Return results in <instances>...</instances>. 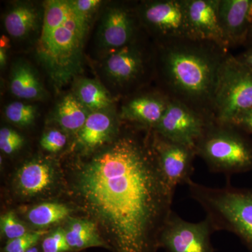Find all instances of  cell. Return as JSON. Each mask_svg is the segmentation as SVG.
Returning <instances> with one entry per match:
<instances>
[{
  "instance_id": "cell-20",
  "label": "cell",
  "mask_w": 252,
  "mask_h": 252,
  "mask_svg": "<svg viewBox=\"0 0 252 252\" xmlns=\"http://www.w3.org/2000/svg\"><path fill=\"white\" fill-rule=\"evenodd\" d=\"M64 229L71 251H80L90 248L109 250L97 225L89 219L69 217Z\"/></svg>"
},
{
  "instance_id": "cell-5",
  "label": "cell",
  "mask_w": 252,
  "mask_h": 252,
  "mask_svg": "<svg viewBox=\"0 0 252 252\" xmlns=\"http://www.w3.org/2000/svg\"><path fill=\"white\" fill-rule=\"evenodd\" d=\"M241 131L230 124L210 123L195 149L210 172L230 177L252 171V143Z\"/></svg>"
},
{
  "instance_id": "cell-21",
  "label": "cell",
  "mask_w": 252,
  "mask_h": 252,
  "mask_svg": "<svg viewBox=\"0 0 252 252\" xmlns=\"http://www.w3.org/2000/svg\"><path fill=\"white\" fill-rule=\"evenodd\" d=\"M91 112L78 100L74 94H66L60 101L54 112V119L64 132L77 135Z\"/></svg>"
},
{
  "instance_id": "cell-18",
  "label": "cell",
  "mask_w": 252,
  "mask_h": 252,
  "mask_svg": "<svg viewBox=\"0 0 252 252\" xmlns=\"http://www.w3.org/2000/svg\"><path fill=\"white\" fill-rule=\"evenodd\" d=\"M44 7L31 1H18L11 5L4 15V25L13 38L24 40L41 31Z\"/></svg>"
},
{
  "instance_id": "cell-16",
  "label": "cell",
  "mask_w": 252,
  "mask_h": 252,
  "mask_svg": "<svg viewBox=\"0 0 252 252\" xmlns=\"http://www.w3.org/2000/svg\"><path fill=\"white\" fill-rule=\"evenodd\" d=\"M186 4L192 39L214 41L226 47L219 21L220 0H186Z\"/></svg>"
},
{
  "instance_id": "cell-11",
  "label": "cell",
  "mask_w": 252,
  "mask_h": 252,
  "mask_svg": "<svg viewBox=\"0 0 252 252\" xmlns=\"http://www.w3.org/2000/svg\"><path fill=\"white\" fill-rule=\"evenodd\" d=\"M141 29L136 6L114 5L101 18L97 36L99 45L109 54L140 38Z\"/></svg>"
},
{
  "instance_id": "cell-4",
  "label": "cell",
  "mask_w": 252,
  "mask_h": 252,
  "mask_svg": "<svg viewBox=\"0 0 252 252\" xmlns=\"http://www.w3.org/2000/svg\"><path fill=\"white\" fill-rule=\"evenodd\" d=\"M189 195L203 208L216 231L238 236L252 252V189L233 187H210L189 181Z\"/></svg>"
},
{
  "instance_id": "cell-13",
  "label": "cell",
  "mask_w": 252,
  "mask_h": 252,
  "mask_svg": "<svg viewBox=\"0 0 252 252\" xmlns=\"http://www.w3.org/2000/svg\"><path fill=\"white\" fill-rule=\"evenodd\" d=\"M59 168L49 159L37 158L25 162L15 175V190L23 198L42 196L59 183Z\"/></svg>"
},
{
  "instance_id": "cell-1",
  "label": "cell",
  "mask_w": 252,
  "mask_h": 252,
  "mask_svg": "<svg viewBox=\"0 0 252 252\" xmlns=\"http://www.w3.org/2000/svg\"><path fill=\"white\" fill-rule=\"evenodd\" d=\"M121 132L68 171V193L112 252H157L174 191L162 175L152 130Z\"/></svg>"
},
{
  "instance_id": "cell-31",
  "label": "cell",
  "mask_w": 252,
  "mask_h": 252,
  "mask_svg": "<svg viewBox=\"0 0 252 252\" xmlns=\"http://www.w3.org/2000/svg\"><path fill=\"white\" fill-rule=\"evenodd\" d=\"M230 125L234 126L240 130L252 134V107L239 114Z\"/></svg>"
},
{
  "instance_id": "cell-24",
  "label": "cell",
  "mask_w": 252,
  "mask_h": 252,
  "mask_svg": "<svg viewBox=\"0 0 252 252\" xmlns=\"http://www.w3.org/2000/svg\"><path fill=\"white\" fill-rule=\"evenodd\" d=\"M4 114L7 120L14 125L26 127L35 120L36 108L32 104L13 102L6 106Z\"/></svg>"
},
{
  "instance_id": "cell-22",
  "label": "cell",
  "mask_w": 252,
  "mask_h": 252,
  "mask_svg": "<svg viewBox=\"0 0 252 252\" xmlns=\"http://www.w3.org/2000/svg\"><path fill=\"white\" fill-rule=\"evenodd\" d=\"M74 95L91 112L112 107L113 99L107 89L98 81L84 78L76 83Z\"/></svg>"
},
{
  "instance_id": "cell-6",
  "label": "cell",
  "mask_w": 252,
  "mask_h": 252,
  "mask_svg": "<svg viewBox=\"0 0 252 252\" xmlns=\"http://www.w3.org/2000/svg\"><path fill=\"white\" fill-rule=\"evenodd\" d=\"M252 107V70L229 53L220 68L214 104L215 120L230 124Z\"/></svg>"
},
{
  "instance_id": "cell-15",
  "label": "cell",
  "mask_w": 252,
  "mask_h": 252,
  "mask_svg": "<svg viewBox=\"0 0 252 252\" xmlns=\"http://www.w3.org/2000/svg\"><path fill=\"white\" fill-rule=\"evenodd\" d=\"M116 113L109 108L91 112L77 133L76 147L81 154H89L112 142L120 133Z\"/></svg>"
},
{
  "instance_id": "cell-25",
  "label": "cell",
  "mask_w": 252,
  "mask_h": 252,
  "mask_svg": "<svg viewBox=\"0 0 252 252\" xmlns=\"http://www.w3.org/2000/svg\"><path fill=\"white\" fill-rule=\"evenodd\" d=\"M47 233V230L44 229L30 230L23 236L8 240L5 245L4 252H27L30 249L35 246Z\"/></svg>"
},
{
  "instance_id": "cell-35",
  "label": "cell",
  "mask_w": 252,
  "mask_h": 252,
  "mask_svg": "<svg viewBox=\"0 0 252 252\" xmlns=\"http://www.w3.org/2000/svg\"><path fill=\"white\" fill-rule=\"evenodd\" d=\"M248 19V22L250 23V26H251L252 25V0H251L250 6H249Z\"/></svg>"
},
{
  "instance_id": "cell-9",
  "label": "cell",
  "mask_w": 252,
  "mask_h": 252,
  "mask_svg": "<svg viewBox=\"0 0 252 252\" xmlns=\"http://www.w3.org/2000/svg\"><path fill=\"white\" fill-rule=\"evenodd\" d=\"M215 232L207 217L193 223L172 211L159 237V248L166 252H215L211 240Z\"/></svg>"
},
{
  "instance_id": "cell-27",
  "label": "cell",
  "mask_w": 252,
  "mask_h": 252,
  "mask_svg": "<svg viewBox=\"0 0 252 252\" xmlns=\"http://www.w3.org/2000/svg\"><path fill=\"white\" fill-rule=\"evenodd\" d=\"M41 250L43 252H71L64 228L59 227L48 233L43 238Z\"/></svg>"
},
{
  "instance_id": "cell-14",
  "label": "cell",
  "mask_w": 252,
  "mask_h": 252,
  "mask_svg": "<svg viewBox=\"0 0 252 252\" xmlns=\"http://www.w3.org/2000/svg\"><path fill=\"white\" fill-rule=\"evenodd\" d=\"M170 99L158 89L132 96L122 106L120 117L137 127L153 130L166 112Z\"/></svg>"
},
{
  "instance_id": "cell-19",
  "label": "cell",
  "mask_w": 252,
  "mask_h": 252,
  "mask_svg": "<svg viewBox=\"0 0 252 252\" xmlns=\"http://www.w3.org/2000/svg\"><path fill=\"white\" fill-rule=\"evenodd\" d=\"M9 87L11 94L18 98L38 100L45 97V90L36 71L25 61H18L13 65Z\"/></svg>"
},
{
  "instance_id": "cell-29",
  "label": "cell",
  "mask_w": 252,
  "mask_h": 252,
  "mask_svg": "<svg viewBox=\"0 0 252 252\" xmlns=\"http://www.w3.org/2000/svg\"><path fill=\"white\" fill-rule=\"evenodd\" d=\"M67 137L64 131L51 129L41 136V148L50 153H57L64 148L67 144Z\"/></svg>"
},
{
  "instance_id": "cell-32",
  "label": "cell",
  "mask_w": 252,
  "mask_h": 252,
  "mask_svg": "<svg viewBox=\"0 0 252 252\" xmlns=\"http://www.w3.org/2000/svg\"><path fill=\"white\" fill-rule=\"evenodd\" d=\"M235 58L239 62L252 70V46L248 48L246 51L235 56Z\"/></svg>"
},
{
  "instance_id": "cell-7",
  "label": "cell",
  "mask_w": 252,
  "mask_h": 252,
  "mask_svg": "<svg viewBox=\"0 0 252 252\" xmlns=\"http://www.w3.org/2000/svg\"><path fill=\"white\" fill-rule=\"evenodd\" d=\"M141 26L155 44L192 39L186 0H152L136 6Z\"/></svg>"
},
{
  "instance_id": "cell-2",
  "label": "cell",
  "mask_w": 252,
  "mask_h": 252,
  "mask_svg": "<svg viewBox=\"0 0 252 252\" xmlns=\"http://www.w3.org/2000/svg\"><path fill=\"white\" fill-rule=\"evenodd\" d=\"M154 45V72L159 89L171 100L215 120L219 77L229 49L214 41L190 38Z\"/></svg>"
},
{
  "instance_id": "cell-10",
  "label": "cell",
  "mask_w": 252,
  "mask_h": 252,
  "mask_svg": "<svg viewBox=\"0 0 252 252\" xmlns=\"http://www.w3.org/2000/svg\"><path fill=\"white\" fill-rule=\"evenodd\" d=\"M213 121L185 104L170 99L166 112L153 130L172 142L195 150L199 140Z\"/></svg>"
},
{
  "instance_id": "cell-28",
  "label": "cell",
  "mask_w": 252,
  "mask_h": 252,
  "mask_svg": "<svg viewBox=\"0 0 252 252\" xmlns=\"http://www.w3.org/2000/svg\"><path fill=\"white\" fill-rule=\"evenodd\" d=\"M24 138L17 131L9 127H1L0 130V149L7 155L17 152L22 148Z\"/></svg>"
},
{
  "instance_id": "cell-12",
  "label": "cell",
  "mask_w": 252,
  "mask_h": 252,
  "mask_svg": "<svg viewBox=\"0 0 252 252\" xmlns=\"http://www.w3.org/2000/svg\"><path fill=\"white\" fill-rule=\"evenodd\" d=\"M152 142L159 167L169 187L175 191L177 186L187 185L193 173L195 151L172 142L154 130Z\"/></svg>"
},
{
  "instance_id": "cell-34",
  "label": "cell",
  "mask_w": 252,
  "mask_h": 252,
  "mask_svg": "<svg viewBox=\"0 0 252 252\" xmlns=\"http://www.w3.org/2000/svg\"><path fill=\"white\" fill-rule=\"evenodd\" d=\"M245 46L247 48L252 46V25L250 26V31H249L248 38H247L246 42H245Z\"/></svg>"
},
{
  "instance_id": "cell-36",
  "label": "cell",
  "mask_w": 252,
  "mask_h": 252,
  "mask_svg": "<svg viewBox=\"0 0 252 252\" xmlns=\"http://www.w3.org/2000/svg\"><path fill=\"white\" fill-rule=\"evenodd\" d=\"M27 252H41L40 250H39V248L36 247V245L35 246L32 247V248L30 249Z\"/></svg>"
},
{
  "instance_id": "cell-8",
  "label": "cell",
  "mask_w": 252,
  "mask_h": 252,
  "mask_svg": "<svg viewBox=\"0 0 252 252\" xmlns=\"http://www.w3.org/2000/svg\"><path fill=\"white\" fill-rule=\"evenodd\" d=\"M104 72L120 89H134L154 71V50L147 49L142 39L109 53L104 64Z\"/></svg>"
},
{
  "instance_id": "cell-26",
  "label": "cell",
  "mask_w": 252,
  "mask_h": 252,
  "mask_svg": "<svg viewBox=\"0 0 252 252\" xmlns=\"http://www.w3.org/2000/svg\"><path fill=\"white\" fill-rule=\"evenodd\" d=\"M1 235L8 240L20 238L28 233L26 225L12 212H6L0 219Z\"/></svg>"
},
{
  "instance_id": "cell-3",
  "label": "cell",
  "mask_w": 252,
  "mask_h": 252,
  "mask_svg": "<svg viewBox=\"0 0 252 252\" xmlns=\"http://www.w3.org/2000/svg\"><path fill=\"white\" fill-rule=\"evenodd\" d=\"M43 7L36 57L53 84L60 89L82 70L89 26L76 12L72 0H48Z\"/></svg>"
},
{
  "instance_id": "cell-30",
  "label": "cell",
  "mask_w": 252,
  "mask_h": 252,
  "mask_svg": "<svg viewBox=\"0 0 252 252\" xmlns=\"http://www.w3.org/2000/svg\"><path fill=\"white\" fill-rule=\"evenodd\" d=\"M72 3L81 19L90 26L93 16L99 9L102 1L99 0H72Z\"/></svg>"
},
{
  "instance_id": "cell-33",
  "label": "cell",
  "mask_w": 252,
  "mask_h": 252,
  "mask_svg": "<svg viewBox=\"0 0 252 252\" xmlns=\"http://www.w3.org/2000/svg\"><path fill=\"white\" fill-rule=\"evenodd\" d=\"M6 47H0V65L1 68L4 67L6 63Z\"/></svg>"
},
{
  "instance_id": "cell-17",
  "label": "cell",
  "mask_w": 252,
  "mask_h": 252,
  "mask_svg": "<svg viewBox=\"0 0 252 252\" xmlns=\"http://www.w3.org/2000/svg\"><path fill=\"white\" fill-rule=\"evenodd\" d=\"M251 0H220L219 21L228 49L245 46L250 25L248 13Z\"/></svg>"
},
{
  "instance_id": "cell-23",
  "label": "cell",
  "mask_w": 252,
  "mask_h": 252,
  "mask_svg": "<svg viewBox=\"0 0 252 252\" xmlns=\"http://www.w3.org/2000/svg\"><path fill=\"white\" fill-rule=\"evenodd\" d=\"M71 212L72 210L64 204L47 202L31 209L27 218L32 225L44 228L69 218Z\"/></svg>"
}]
</instances>
